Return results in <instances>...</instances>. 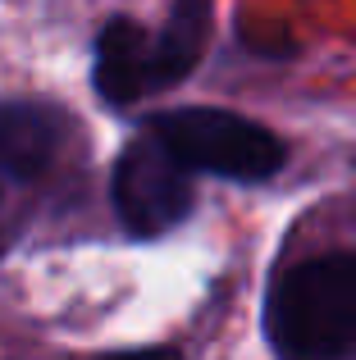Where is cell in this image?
<instances>
[{"instance_id": "obj_1", "label": "cell", "mask_w": 356, "mask_h": 360, "mask_svg": "<svg viewBox=\"0 0 356 360\" xmlns=\"http://www.w3.org/2000/svg\"><path fill=\"white\" fill-rule=\"evenodd\" d=\"M210 0H174L160 27L128 14L101 23L91 46V87L106 105L128 110L192 78L210 46Z\"/></svg>"}, {"instance_id": "obj_2", "label": "cell", "mask_w": 356, "mask_h": 360, "mask_svg": "<svg viewBox=\"0 0 356 360\" xmlns=\"http://www.w3.org/2000/svg\"><path fill=\"white\" fill-rule=\"evenodd\" d=\"M265 338L279 360H356V255L284 264L265 292Z\"/></svg>"}, {"instance_id": "obj_3", "label": "cell", "mask_w": 356, "mask_h": 360, "mask_svg": "<svg viewBox=\"0 0 356 360\" xmlns=\"http://www.w3.org/2000/svg\"><path fill=\"white\" fill-rule=\"evenodd\" d=\"M146 132L187 169V174H215L229 183L256 187L269 183L288 165V146L265 123L233 115L220 105H178L146 119Z\"/></svg>"}, {"instance_id": "obj_4", "label": "cell", "mask_w": 356, "mask_h": 360, "mask_svg": "<svg viewBox=\"0 0 356 360\" xmlns=\"http://www.w3.org/2000/svg\"><path fill=\"white\" fill-rule=\"evenodd\" d=\"M110 201H115V214L124 224L128 238H165L178 224L192 214L196 205V187L192 174L151 137V132H137L128 137V146L115 155V169H110Z\"/></svg>"}, {"instance_id": "obj_5", "label": "cell", "mask_w": 356, "mask_h": 360, "mask_svg": "<svg viewBox=\"0 0 356 360\" xmlns=\"http://www.w3.org/2000/svg\"><path fill=\"white\" fill-rule=\"evenodd\" d=\"M69 119L51 101L0 96V196L32 187L60 160Z\"/></svg>"}, {"instance_id": "obj_6", "label": "cell", "mask_w": 356, "mask_h": 360, "mask_svg": "<svg viewBox=\"0 0 356 360\" xmlns=\"http://www.w3.org/2000/svg\"><path fill=\"white\" fill-rule=\"evenodd\" d=\"M101 360H183L174 347H137V352H115V356H101Z\"/></svg>"}, {"instance_id": "obj_7", "label": "cell", "mask_w": 356, "mask_h": 360, "mask_svg": "<svg viewBox=\"0 0 356 360\" xmlns=\"http://www.w3.org/2000/svg\"><path fill=\"white\" fill-rule=\"evenodd\" d=\"M9 242H14V233H9V224H0V260L9 255Z\"/></svg>"}]
</instances>
